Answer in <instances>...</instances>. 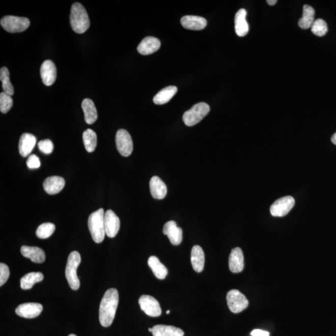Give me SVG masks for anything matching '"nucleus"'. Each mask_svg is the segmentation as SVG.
Listing matches in <instances>:
<instances>
[{
	"instance_id": "nucleus-1",
	"label": "nucleus",
	"mask_w": 336,
	"mask_h": 336,
	"mask_svg": "<svg viewBox=\"0 0 336 336\" xmlns=\"http://www.w3.org/2000/svg\"><path fill=\"white\" fill-rule=\"evenodd\" d=\"M119 293L116 288L106 291L99 307V321L103 327H109L113 323L119 304Z\"/></svg>"
},
{
	"instance_id": "nucleus-2",
	"label": "nucleus",
	"mask_w": 336,
	"mask_h": 336,
	"mask_svg": "<svg viewBox=\"0 0 336 336\" xmlns=\"http://www.w3.org/2000/svg\"><path fill=\"white\" fill-rule=\"evenodd\" d=\"M72 30L78 34H82L87 32L90 27V19L88 13L79 3L73 4L70 15Z\"/></svg>"
},
{
	"instance_id": "nucleus-3",
	"label": "nucleus",
	"mask_w": 336,
	"mask_h": 336,
	"mask_svg": "<svg viewBox=\"0 0 336 336\" xmlns=\"http://www.w3.org/2000/svg\"><path fill=\"white\" fill-rule=\"evenodd\" d=\"M104 210L99 209L92 213L89 217L88 226L94 242L100 243L104 240L105 234L104 224Z\"/></svg>"
},
{
	"instance_id": "nucleus-4",
	"label": "nucleus",
	"mask_w": 336,
	"mask_h": 336,
	"mask_svg": "<svg viewBox=\"0 0 336 336\" xmlns=\"http://www.w3.org/2000/svg\"><path fill=\"white\" fill-rule=\"evenodd\" d=\"M81 262L80 255L74 251L70 254L67 260L66 268V276L70 287L74 290H77L80 287V281L77 273L78 265Z\"/></svg>"
},
{
	"instance_id": "nucleus-5",
	"label": "nucleus",
	"mask_w": 336,
	"mask_h": 336,
	"mask_svg": "<svg viewBox=\"0 0 336 336\" xmlns=\"http://www.w3.org/2000/svg\"><path fill=\"white\" fill-rule=\"evenodd\" d=\"M210 106L205 102H200L192 106L183 115V120L187 127H192L204 119L209 113Z\"/></svg>"
},
{
	"instance_id": "nucleus-6",
	"label": "nucleus",
	"mask_w": 336,
	"mask_h": 336,
	"mask_svg": "<svg viewBox=\"0 0 336 336\" xmlns=\"http://www.w3.org/2000/svg\"><path fill=\"white\" fill-rule=\"evenodd\" d=\"M0 23L7 32L16 33L26 31L30 26V21L24 17L6 16L2 18Z\"/></svg>"
},
{
	"instance_id": "nucleus-7",
	"label": "nucleus",
	"mask_w": 336,
	"mask_h": 336,
	"mask_svg": "<svg viewBox=\"0 0 336 336\" xmlns=\"http://www.w3.org/2000/svg\"><path fill=\"white\" fill-rule=\"evenodd\" d=\"M227 302L229 310L234 313H239L248 306L245 296L237 290H232L227 295Z\"/></svg>"
},
{
	"instance_id": "nucleus-8",
	"label": "nucleus",
	"mask_w": 336,
	"mask_h": 336,
	"mask_svg": "<svg viewBox=\"0 0 336 336\" xmlns=\"http://www.w3.org/2000/svg\"><path fill=\"white\" fill-rule=\"evenodd\" d=\"M118 151L123 156L128 157L132 153L133 144L130 133L124 129L118 130L116 136Z\"/></svg>"
},
{
	"instance_id": "nucleus-9",
	"label": "nucleus",
	"mask_w": 336,
	"mask_h": 336,
	"mask_svg": "<svg viewBox=\"0 0 336 336\" xmlns=\"http://www.w3.org/2000/svg\"><path fill=\"white\" fill-rule=\"evenodd\" d=\"M295 201L291 196H285L276 200L270 207L271 214L274 217H284L295 205Z\"/></svg>"
},
{
	"instance_id": "nucleus-10",
	"label": "nucleus",
	"mask_w": 336,
	"mask_h": 336,
	"mask_svg": "<svg viewBox=\"0 0 336 336\" xmlns=\"http://www.w3.org/2000/svg\"><path fill=\"white\" fill-rule=\"evenodd\" d=\"M138 302L141 310L146 315L151 317H158L161 315L160 305L153 296L143 295L140 297Z\"/></svg>"
},
{
	"instance_id": "nucleus-11",
	"label": "nucleus",
	"mask_w": 336,
	"mask_h": 336,
	"mask_svg": "<svg viewBox=\"0 0 336 336\" xmlns=\"http://www.w3.org/2000/svg\"><path fill=\"white\" fill-rule=\"evenodd\" d=\"M43 305L37 302H27L19 305L16 309L17 315L20 317L32 319L38 317L43 312Z\"/></svg>"
},
{
	"instance_id": "nucleus-12",
	"label": "nucleus",
	"mask_w": 336,
	"mask_h": 336,
	"mask_svg": "<svg viewBox=\"0 0 336 336\" xmlns=\"http://www.w3.org/2000/svg\"><path fill=\"white\" fill-rule=\"evenodd\" d=\"M104 224L106 235L110 238L116 237L119 231L120 221L111 210H108L105 213Z\"/></svg>"
},
{
	"instance_id": "nucleus-13",
	"label": "nucleus",
	"mask_w": 336,
	"mask_h": 336,
	"mask_svg": "<svg viewBox=\"0 0 336 336\" xmlns=\"http://www.w3.org/2000/svg\"><path fill=\"white\" fill-rule=\"evenodd\" d=\"M41 77L45 86H50L54 84L57 78V69L52 61L46 60L42 64Z\"/></svg>"
},
{
	"instance_id": "nucleus-14",
	"label": "nucleus",
	"mask_w": 336,
	"mask_h": 336,
	"mask_svg": "<svg viewBox=\"0 0 336 336\" xmlns=\"http://www.w3.org/2000/svg\"><path fill=\"white\" fill-rule=\"evenodd\" d=\"M162 232L167 235L170 242L173 245L180 244L183 240V231L178 228L177 224L173 220L169 221L164 224Z\"/></svg>"
},
{
	"instance_id": "nucleus-15",
	"label": "nucleus",
	"mask_w": 336,
	"mask_h": 336,
	"mask_svg": "<svg viewBox=\"0 0 336 336\" xmlns=\"http://www.w3.org/2000/svg\"><path fill=\"white\" fill-rule=\"evenodd\" d=\"M229 269L231 272H241L244 268V257L242 249L236 247L232 249L229 259Z\"/></svg>"
},
{
	"instance_id": "nucleus-16",
	"label": "nucleus",
	"mask_w": 336,
	"mask_h": 336,
	"mask_svg": "<svg viewBox=\"0 0 336 336\" xmlns=\"http://www.w3.org/2000/svg\"><path fill=\"white\" fill-rule=\"evenodd\" d=\"M160 41L158 38L152 37V36H148L143 39L141 43H139L137 50L139 54L147 55L153 54L159 48H160Z\"/></svg>"
},
{
	"instance_id": "nucleus-17",
	"label": "nucleus",
	"mask_w": 336,
	"mask_h": 336,
	"mask_svg": "<svg viewBox=\"0 0 336 336\" xmlns=\"http://www.w3.org/2000/svg\"><path fill=\"white\" fill-rule=\"evenodd\" d=\"M65 180L60 176H50L45 179L43 187L45 191L50 195L57 194L64 189Z\"/></svg>"
},
{
	"instance_id": "nucleus-18",
	"label": "nucleus",
	"mask_w": 336,
	"mask_h": 336,
	"mask_svg": "<svg viewBox=\"0 0 336 336\" xmlns=\"http://www.w3.org/2000/svg\"><path fill=\"white\" fill-rule=\"evenodd\" d=\"M181 23L185 29L200 31L206 27L207 22L203 17L185 16L181 18Z\"/></svg>"
},
{
	"instance_id": "nucleus-19",
	"label": "nucleus",
	"mask_w": 336,
	"mask_h": 336,
	"mask_svg": "<svg viewBox=\"0 0 336 336\" xmlns=\"http://www.w3.org/2000/svg\"><path fill=\"white\" fill-rule=\"evenodd\" d=\"M36 144V138L33 134L25 133L22 134L19 142V151L22 157L29 156Z\"/></svg>"
},
{
	"instance_id": "nucleus-20",
	"label": "nucleus",
	"mask_w": 336,
	"mask_h": 336,
	"mask_svg": "<svg viewBox=\"0 0 336 336\" xmlns=\"http://www.w3.org/2000/svg\"><path fill=\"white\" fill-rule=\"evenodd\" d=\"M151 195L156 200H162L167 194V187L158 176H153L150 181Z\"/></svg>"
},
{
	"instance_id": "nucleus-21",
	"label": "nucleus",
	"mask_w": 336,
	"mask_h": 336,
	"mask_svg": "<svg viewBox=\"0 0 336 336\" xmlns=\"http://www.w3.org/2000/svg\"><path fill=\"white\" fill-rule=\"evenodd\" d=\"M21 253L22 256L30 259L34 263H42L46 260L44 250L36 246H22Z\"/></svg>"
},
{
	"instance_id": "nucleus-22",
	"label": "nucleus",
	"mask_w": 336,
	"mask_h": 336,
	"mask_svg": "<svg viewBox=\"0 0 336 336\" xmlns=\"http://www.w3.org/2000/svg\"><path fill=\"white\" fill-rule=\"evenodd\" d=\"M190 261L196 272L201 273L203 271L205 263V255L200 245L193 246L190 254Z\"/></svg>"
},
{
	"instance_id": "nucleus-23",
	"label": "nucleus",
	"mask_w": 336,
	"mask_h": 336,
	"mask_svg": "<svg viewBox=\"0 0 336 336\" xmlns=\"http://www.w3.org/2000/svg\"><path fill=\"white\" fill-rule=\"evenodd\" d=\"M246 16V11L243 8L238 11L235 16V30L240 37H243L248 33L249 27Z\"/></svg>"
},
{
	"instance_id": "nucleus-24",
	"label": "nucleus",
	"mask_w": 336,
	"mask_h": 336,
	"mask_svg": "<svg viewBox=\"0 0 336 336\" xmlns=\"http://www.w3.org/2000/svg\"><path fill=\"white\" fill-rule=\"evenodd\" d=\"M82 108L84 113V119L88 124L92 125L96 121L98 114L93 101L86 99L82 101Z\"/></svg>"
},
{
	"instance_id": "nucleus-25",
	"label": "nucleus",
	"mask_w": 336,
	"mask_h": 336,
	"mask_svg": "<svg viewBox=\"0 0 336 336\" xmlns=\"http://www.w3.org/2000/svg\"><path fill=\"white\" fill-rule=\"evenodd\" d=\"M153 336H184L183 330L178 327L158 324L153 327Z\"/></svg>"
},
{
	"instance_id": "nucleus-26",
	"label": "nucleus",
	"mask_w": 336,
	"mask_h": 336,
	"mask_svg": "<svg viewBox=\"0 0 336 336\" xmlns=\"http://www.w3.org/2000/svg\"><path fill=\"white\" fill-rule=\"evenodd\" d=\"M178 89L175 86H168L162 89L153 98V102L156 105H163L170 102L177 93Z\"/></svg>"
},
{
	"instance_id": "nucleus-27",
	"label": "nucleus",
	"mask_w": 336,
	"mask_h": 336,
	"mask_svg": "<svg viewBox=\"0 0 336 336\" xmlns=\"http://www.w3.org/2000/svg\"><path fill=\"white\" fill-rule=\"evenodd\" d=\"M148 264L157 278L163 279L166 278L167 269L159 261L158 258L155 256L150 257L148 259Z\"/></svg>"
},
{
	"instance_id": "nucleus-28",
	"label": "nucleus",
	"mask_w": 336,
	"mask_h": 336,
	"mask_svg": "<svg viewBox=\"0 0 336 336\" xmlns=\"http://www.w3.org/2000/svg\"><path fill=\"white\" fill-rule=\"evenodd\" d=\"M314 19H315V10L310 5H304L302 18L299 19L298 22L299 26L301 29H308L312 27Z\"/></svg>"
},
{
	"instance_id": "nucleus-29",
	"label": "nucleus",
	"mask_w": 336,
	"mask_h": 336,
	"mask_svg": "<svg viewBox=\"0 0 336 336\" xmlns=\"http://www.w3.org/2000/svg\"><path fill=\"white\" fill-rule=\"evenodd\" d=\"M43 274L41 272H31L25 274L21 279L20 285L22 290H27L32 288L33 285L43 281Z\"/></svg>"
},
{
	"instance_id": "nucleus-30",
	"label": "nucleus",
	"mask_w": 336,
	"mask_h": 336,
	"mask_svg": "<svg viewBox=\"0 0 336 336\" xmlns=\"http://www.w3.org/2000/svg\"><path fill=\"white\" fill-rule=\"evenodd\" d=\"M83 142L86 151L89 153L94 152L97 145L96 133L91 129H88L83 133Z\"/></svg>"
},
{
	"instance_id": "nucleus-31",
	"label": "nucleus",
	"mask_w": 336,
	"mask_h": 336,
	"mask_svg": "<svg viewBox=\"0 0 336 336\" xmlns=\"http://www.w3.org/2000/svg\"><path fill=\"white\" fill-rule=\"evenodd\" d=\"M0 80L2 81V88L4 92L12 96L15 91L10 79V72L7 67H3L0 69Z\"/></svg>"
},
{
	"instance_id": "nucleus-32",
	"label": "nucleus",
	"mask_w": 336,
	"mask_h": 336,
	"mask_svg": "<svg viewBox=\"0 0 336 336\" xmlns=\"http://www.w3.org/2000/svg\"><path fill=\"white\" fill-rule=\"evenodd\" d=\"M55 230L54 224L52 223H44L39 226L36 230V236L39 239H45L50 237L54 233Z\"/></svg>"
},
{
	"instance_id": "nucleus-33",
	"label": "nucleus",
	"mask_w": 336,
	"mask_h": 336,
	"mask_svg": "<svg viewBox=\"0 0 336 336\" xmlns=\"http://www.w3.org/2000/svg\"><path fill=\"white\" fill-rule=\"evenodd\" d=\"M311 27H312V32L314 35L319 36V37L324 36L328 31L326 21L322 19H316L315 21H314Z\"/></svg>"
},
{
	"instance_id": "nucleus-34",
	"label": "nucleus",
	"mask_w": 336,
	"mask_h": 336,
	"mask_svg": "<svg viewBox=\"0 0 336 336\" xmlns=\"http://www.w3.org/2000/svg\"><path fill=\"white\" fill-rule=\"evenodd\" d=\"M13 105V100L11 95L2 92L0 94V111L3 114H7Z\"/></svg>"
},
{
	"instance_id": "nucleus-35",
	"label": "nucleus",
	"mask_w": 336,
	"mask_h": 336,
	"mask_svg": "<svg viewBox=\"0 0 336 336\" xmlns=\"http://www.w3.org/2000/svg\"><path fill=\"white\" fill-rule=\"evenodd\" d=\"M38 148L42 153L49 155L54 150V145L49 139H43L38 143Z\"/></svg>"
},
{
	"instance_id": "nucleus-36",
	"label": "nucleus",
	"mask_w": 336,
	"mask_h": 336,
	"mask_svg": "<svg viewBox=\"0 0 336 336\" xmlns=\"http://www.w3.org/2000/svg\"><path fill=\"white\" fill-rule=\"evenodd\" d=\"M10 276V270L5 263H0V286L4 285Z\"/></svg>"
},
{
	"instance_id": "nucleus-37",
	"label": "nucleus",
	"mask_w": 336,
	"mask_h": 336,
	"mask_svg": "<svg viewBox=\"0 0 336 336\" xmlns=\"http://www.w3.org/2000/svg\"><path fill=\"white\" fill-rule=\"evenodd\" d=\"M26 164L30 169H38L41 166V161L37 156L32 155L28 157Z\"/></svg>"
},
{
	"instance_id": "nucleus-38",
	"label": "nucleus",
	"mask_w": 336,
	"mask_h": 336,
	"mask_svg": "<svg viewBox=\"0 0 336 336\" xmlns=\"http://www.w3.org/2000/svg\"><path fill=\"white\" fill-rule=\"evenodd\" d=\"M252 336H270V333L261 329H255L251 332Z\"/></svg>"
},
{
	"instance_id": "nucleus-39",
	"label": "nucleus",
	"mask_w": 336,
	"mask_h": 336,
	"mask_svg": "<svg viewBox=\"0 0 336 336\" xmlns=\"http://www.w3.org/2000/svg\"><path fill=\"white\" fill-rule=\"evenodd\" d=\"M267 2L269 5L273 6L276 4L277 1L276 0H268Z\"/></svg>"
},
{
	"instance_id": "nucleus-40",
	"label": "nucleus",
	"mask_w": 336,
	"mask_h": 336,
	"mask_svg": "<svg viewBox=\"0 0 336 336\" xmlns=\"http://www.w3.org/2000/svg\"><path fill=\"white\" fill-rule=\"evenodd\" d=\"M331 141L333 143V144L336 145V133L333 134L331 138Z\"/></svg>"
},
{
	"instance_id": "nucleus-41",
	"label": "nucleus",
	"mask_w": 336,
	"mask_h": 336,
	"mask_svg": "<svg viewBox=\"0 0 336 336\" xmlns=\"http://www.w3.org/2000/svg\"><path fill=\"white\" fill-rule=\"evenodd\" d=\"M148 330H149V332H152V331H153V329H152V328H149V329H148Z\"/></svg>"
},
{
	"instance_id": "nucleus-42",
	"label": "nucleus",
	"mask_w": 336,
	"mask_h": 336,
	"mask_svg": "<svg viewBox=\"0 0 336 336\" xmlns=\"http://www.w3.org/2000/svg\"><path fill=\"white\" fill-rule=\"evenodd\" d=\"M170 310L167 311L166 313L167 314V315H168V314H170Z\"/></svg>"
},
{
	"instance_id": "nucleus-43",
	"label": "nucleus",
	"mask_w": 336,
	"mask_h": 336,
	"mask_svg": "<svg viewBox=\"0 0 336 336\" xmlns=\"http://www.w3.org/2000/svg\"><path fill=\"white\" fill-rule=\"evenodd\" d=\"M69 336H77V335L75 334H70Z\"/></svg>"
}]
</instances>
